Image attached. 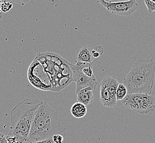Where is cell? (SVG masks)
<instances>
[{
	"instance_id": "obj_1",
	"label": "cell",
	"mask_w": 155,
	"mask_h": 143,
	"mask_svg": "<svg viewBox=\"0 0 155 143\" xmlns=\"http://www.w3.org/2000/svg\"><path fill=\"white\" fill-rule=\"evenodd\" d=\"M66 128L62 125L57 112L47 102L43 101L36 111L27 138L35 142L51 138L54 135L64 134Z\"/></svg>"
},
{
	"instance_id": "obj_2",
	"label": "cell",
	"mask_w": 155,
	"mask_h": 143,
	"mask_svg": "<svg viewBox=\"0 0 155 143\" xmlns=\"http://www.w3.org/2000/svg\"><path fill=\"white\" fill-rule=\"evenodd\" d=\"M43 101L38 98H25L19 102L11 112V126L7 137L15 138L19 143L27 140L36 111Z\"/></svg>"
},
{
	"instance_id": "obj_3",
	"label": "cell",
	"mask_w": 155,
	"mask_h": 143,
	"mask_svg": "<svg viewBox=\"0 0 155 143\" xmlns=\"http://www.w3.org/2000/svg\"><path fill=\"white\" fill-rule=\"evenodd\" d=\"M155 78V62L153 58L138 59L125 75L123 83L128 94L151 95Z\"/></svg>"
},
{
	"instance_id": "obj_4",
	"label": "cell",
	"mask_w": 155,
	"mask_h": 143,
	"mask_svg": "<svg viewBox=\"0 0 155 143\" xmlns=\"http://www.w3.org/2000/svg\"><path fill=\"white\" fill-rule=\"evenodd\" d=\"M122 101L125 107L140 114H146L155 110V97L141 93L128 94Z\"/></svg>"
},
{
	"instance_id": "obj_5",
	"label": "cell",
	"mask_w": 155,
	"mask_h": 143,
	"mask_svg": "<svg viewBox=\"0 0 155 143\" xmlns=\"http://www.w3.org/2000/svg\"><path fill=\"white\" fill-rule=\"evenodd\" d=\"M119 83L113 76H107L103 78L100 83V100L104 107H116L117 101L116 90Z\"/></svg>"
},
{
	"instance_id": "obj_6",
	"label": "cell",
	"mask_w": 155,
	"mask_h": 143,
	"mask_svg": "<svg viewBox=\"0 0 155 143\" xmlns=\"http://www.w3.org/2000/svg\"><path fill=\"white\" fill-rule=\"evenodd\" d=\"M97 2L114 15L130 17L139 8L137 0L108 2L105 0H97Z\"/></svg>"
},
{
	"instance_id": "obj_7",
	"label": "cell",
	"mask_w": 155,
	"mask_h": 143,
	"mask_svg": "<svg viewBox=\"0 0 155 143\" xmlns=\"http://www.w3.org/2000/svg\"><path fill=\"white\" fill-rule=\"evenodd\" d=\"M41 77L51 81V78L48 75V73L45 71L41 63L35 58L28 69V78L29 81L31 85L37 89L50 90L46 85L42 81Z\"/></svg>"
},
{
	"instance_id": "obj_8",
	"label": "cell",
	"mask_w": 155,
	"mask_h": 143,
	"mask_svg": "<svg viewBox=\"0 0 155 143\" xmlns=\"http://www.w3.org/2000/svg\"><path fill=\"white\" fill-rule=\"evenodd\" d=\"M69 67L72 73V80L76 83V92L87 87L95 89L97 85L96 78L89 77L85 75L75 63H69Z\"/></svg>"
},
{
	"instance_id": "obj_9",
	"label": "cell",
	"mask_w": 155,
	"mask_h": 143,
	"mask_svg": "<svg viewBox=\"0 0 155 143\" xmlns=\"http://www.w3.org/2000/svg\"><path fill=\"white\" fill-rule=\"evenodd\" d=\"M93 90L92 88L87 87L76 92L77 101L82 103L85 106L91 104L94 101V98Z\"/></svg>"
},
{
	"instance_id": "obj_10",
	"label": "cell",
	"mask_w": 155,
	"mask_h": 143,
	"mask_svg": "<svg viewBox=\"0 0 155 143\" xmlns=\"http://www.w3.org/2000/svg\"><path fill=\"white\" fill-rule=\"evenodd\" d=\"M91 48L83 46L77 50L76 53L77 61L83 62L92 63L95 59L93 56Z\"/></svg>"
},
{
	"instance_id": "obj_11",
	"label": "cell",
	"mask_w": 155,
	"mask_h": 143,
	"mask_svg": "<svg viewBox=\"0 0 155 143\" xmlns=\"http://www.w3.org/2000/svg\"><path fill=\"white\" fill-rule=\"evenodd\" d=\"M71 112L73 116L77 118H82L87 113V106L77 101L72 105Z\"/></svg>"
},
{
	"instance_id": "obj_12",
	"label": "cell",
	"mask_w": 155,
	"mask_h": 143,
	"mask_svg": "<svg viewBox=\"0 0 155 143\" xmlns=\"http://www.w3.org/2000/svg\"><path fill=\"white\" fill-rule=\"evenodd\" d=\"M128 94V89L125 85L123 83H119L117 88V100H122Z\"/></svg>"
},
{
	"instance_id": "obj_13",
	"label": "cell",
	"mask_w": 155,
	"mask_h": 143,
	"mask_svg": "<svg viewBox=\"0 0 155 143\" xmlns=\"http://www.w3.org/2000/svg\"><path fill=\"white\" fill-rule=\"evenodd\" d=\"M144 3L146 5L149 13H152L155 11V2L152 0H144Z\"/></svg>"
},
{
	"instance_id": "obj_14",
	"label": "cell",
	"mask_w": 155,
	"mask_h": 143,
	"mask_svg": "<svg viewBox=\"0 0 155 143\" xmlns=\"http://www.w3.org/2000/svg\"><path fill=\"white\" fill-rule=\"evenodd\" d=\"M13 7V4L9 2L5 1L3 3H1L0 5V8L1 9L2 12H7L12 9Z\"/></svg>"
},
{
	"instance_id": "obj_15",
	"label": "cell",
	"mask_w": 155,
	"mask_h": 143,
	"mask_svg": "<svg viewBox=\"0 0 155 143\" xmlns=\"http://www.w3.org/2000/svg\"><path fill=\"white\" fill-rule=\"evenodd\" d=\"M52 138L54 143H63L64 142V137L63 134H55Z\"/></svg>"
},
{
	"instance_id": "obj_16",
	"label": "cell",
	"mask_w": 155,
	"mask_h": 143,
	"mask_svg": "<svg viewBox=\"0 0 155 143\" xmlns=\"http://www.w3.org/2000/svg\"><path fill=\"white\" fill-rule=\"evenodd\" d=\"M21 143H54V141L52 140V138H48L45 140H41V141H35V142H32V141H29L28 140H25L23 142Z\"/></svg>"
},
{
	"instance_id": "obj_17",
	"label": "cell",
	"mask_w": 155,
	"mask_h": 143,
	"mask_svg": "<svg viewBox=\"0 0 155 143\" xmlns=\"http://www.w3.org/2000/svg\"><path fill=\"white\" fill-rule=\"evenodd\" d=\"M94 50H95L96 52H97L98 54H100V56H101L102 55L104 54V48H102L101 46H100V45L96 46L95 48H94Z\"/></svg>"
},
{
	"instance_id": "obj_18",
	"label": "cell",
	"mask_w": 155,
	"mask_h": 143,
	"mask_svg": "<svg viewBox=\"0 0 155 143\" xmlns=\"http://www.w3.org/2000/svg\"><path fill=\"white\" fill-rule=\"evenodd\" d=\"M11 1L21 5H24L25 3H28V2L30 1V0H11Z\"/></svg>"
},
{
	"instance_id": "obj_19",
	"label": "cell",
	"mask_w": 155,
	"mask_h": 143,
	"mask_svg": "<svg viewBox=\"0 0 155 143\" xmlns=\"http://www.w3.org/2000/svg\"><path fill=\"white\" fill-rule=\"evenodd\" d=\"M0 143H8L6 136L2 133H0Z\"/></svg>"
},
{
	"instance_id": "obj_20",
	"label": "cell",
	"mask_w": 155,
	"mask_h": 143,
	"mask_svg": "<svg viewBox=\"0 0 155 143\" xmlns=\"http://www.w3.org/2000/svg\"><path fill=\"white\" fill-rule=\"evenodd\" d=\"M91 52H92V55H93V56L94 58H97L99 57L100 56V54H98L97 52H96L95 50H94V49L91 50Z\"/></svg>"
},
{
	"instance_id": "obj_21",
	"label": "cell",
	"mask_w": 155,
	"mask_h": 143,
	"mask_svg": "<svg viewBox=\"0 0 155 143\" xmlns=\"http://www.w3.org/2000/svg\"><path fill=\"white\" fill-rule=\"evenodd\" d=\"M106 2H119V1H128V0H105Z\"/></svg>"
},
{
	"instance_id": "obj_22",
	"label": "cell",
	"mask_w": 155,
	"mask_h": 143,
	"mask_svg": "<svg viewBox=\"0 0 155 143\" xmlns=\"http://www.w3.org/2000/svg\"><path fill=\"white\" fill-rule=\"evenodd\" d=\"M2 18V11L0 8V20Z\"/></svg>"
},
{
	"instance_id": "obj_23",
	"label": "cell",
	"mask_w": 155,
	"mask_h": 143,
	"mask_svg": "<svg viewBox=\"0 0 155 143\" xmlns=\"http://www.w3.org/2000/svg\"><path fill=\"white\" fill-rule=\"evenodd\" d=\"M1 3H2V0H0V5H1Z\"/></svg>"
},
{
	"instance_id": "obj_24",
	"label": "cell",
	"mask_w": 155,
	"mask_h": 143,
	"mask_svg": "<svg viewBox=\"0 0 155 143\" xmlns=\"http://www.w3.org/2000/svg\"><path fill=\"white\" fill-rule=\"evenodd\" d=\"M152 1H153V2H155V0H152Z\"/></svg>"
}]
</instances>
